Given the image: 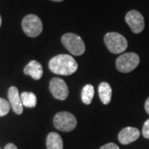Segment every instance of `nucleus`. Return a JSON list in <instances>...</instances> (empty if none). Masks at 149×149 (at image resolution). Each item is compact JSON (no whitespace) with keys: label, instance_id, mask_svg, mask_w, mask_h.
<instances>
[{"label":"nucleus","instance_id":"obj_1","mask_svg":"<svg viewBox=\"0 0 149 149\" xmlns=\"http://www.w3.org/2000/svg\"><path fill=\"white\" fill-rule=\"evenodd\" d=\"M49 69L55 74L70 75L77 70L78 64L71 56L61 54L54 56L49 61Z\"/></svg>","mask_w":149,"mask_h":149},{"label":"nucleus","instance_id":"obj_2","mask_svg":"<svg viewBox=\"0 0 149 149\" xmlns=\"http://www.w3.org/2000/svg\"><path fill=\"white\" fill-rule=\"evenodd\" d=\"M104 42L108 50L113 54L124 52L128 47L127 39L118 32H108L104 36Z\"/></svg>","mask_w":149,"mask_h":149},{"label":"nucleus","instance_id":"obj_3","mask_svg":"<svg viewBox=\"0 0 149 149\" xmlns=\"http://www.w3.org/2000/svg\"><path fill=\"white\" fill-rule=\"evenodd\" d=\"M61 42L65 47L74 56H81L85 52V45L81 37L74 33H65L61 37Z\"/></svg>","mask_w":149,"mask_h":149},{"label":"nucleus","instance_id":"obj_4","mask_svg":"<svg viewBox=\"0 0 149 149\" xmlns=\"http://www.w3.org/2000/svg\"><path fill=\"white\" fill-rule=\"evenodd\" d=\"M55 128L62 132H70L74 130L77 125V120L70 112H59L53 118Z\"/></svg>","mask_w":149,"mask_h":149},{"label":"nucleus","instance_id":"obj_5","mask_svg":"<svg viewBox=\"0 0 149 149\" xmlns=\"http://www.w3.org/2000/svg\"><path fill=\"white\" fill-rule=\"evenodd\" d=\"M22 27L25 34L30 37H38L43 29L42 22L35 14H28L24 17L22 22Z\"/></svg>","mask_w":149,"mask_h":149},{"label":"nucleus","instance_id":"obj_6","mask_svg":"<svg viewBox=\"0 0 149 149\" xmlns=\"http://www.w3.org/2000/svg\"><path fill=\"white\" fill-rule=\"evenodd\" d=\"M140 58L134 52L122 54L116 60V69L122 73H129L139 65Z\"/></svg>","mask_w":149,"mask_h":149},{"label":"nucleus","instance_id":"obj_7","mask_svg":"<svg viewBox=\"0 0 149 149\" xmlns=\"http://www.w3.org/2000/svg\"><path fill=\"white\" fill-rule=\"evenodd\" d=\"M49 89L55 99L65 100L69 95V90L66 83L62 79L54 77L50 80Z\"/></svg>","mask_w":149,"mask_h":149},{"label":"nucleus","instance_id":"obj_8","mask_svg":"<svg viewBox=\"0 0 149 149\" xmlns=\"http://www.w3.org/2000/svg\"><path fill=\"white\" fill-rule=\"evenodd\" d=\"M125 21L128 23L133 33H140L143 31L145 23L143 16L137 10H131L125 16Z\"/></svg>","mask_w":149,"mask_h":149},{"label":"nucleus","instance_id":"obj_9","mask_svg":"<svg viewBox=\"0 0 149 149\" xmlns=\"http://www.w3.org/2000/svg\"><path fill=\"white\" fill-rule=\"evenodd\" d=\"M139 136H140V132L138 128L133 127H126L123 128L119 132L118 139L120 143L127 145L136 141L139 138Z\"/></svg>","mask_w":149,"mask_h":149},{"label":"nucleus","instance_id":"obj_10","mask_svg":"<svg viewBox=\"0 0 149 149\" xmlns=\"http://www.w3.org/2000/svg\"><path fill=\"white\" fill-rule=\"evenodd\" d=\"M8 96L9 104L14 113L17 114H22L23 112V105L22 104L17 88L15 86H11L8 91Z\"/></svg>","mask_w":149,"mask_h":149},{"label":"nucleus","instance_id":"obj_11","mask_svg":"<svg viewBox=\"0 0 149 149\" xmlns=\"http://www.w3.org/2000/svg\"><path fill=\"white\" fill-rule=\"evenodd\" d=\"M24 74L30 75L34 80H40L42 77L43 68L42 65L38 61L33 60L31 61L24 68Z\"/></svg>","mask_w":149,"mask_h":149},{"label":"nucleus","instance_id":"obj_12","mask_svg":"<svg viewBox=\"0 0 149 149\" xmlns=\"http://www.w3.org/2000/svg\"><path fill=\"white\" fill-rule=\"evenodd\" d=\"M99 95L101 102L104 104H109L111 101L112 88L109 83L102 82L98 87Z\"/></svg>","mask_w":149,"mask_h":149},{"label":"nucleus","instance_id":"obj_13","mask_svg":"<svg viewBox=\"0 0 149 149\" xmlns=\"http://www.w3.org/2000/svg\"><path fill=\"white\" fill-rule=\"evenodd\" d=\"M47 148L63 149V141L58 133L52 132L48 134L47 138Z\"/></svg>","mask_w":149,"mask_h":149},{"label":"nucleus","instance_id":"obj_14","mask_svg":"<svg viewBox=\"0 0 149 149\" xmlns=\"http://www.w3.org/2000/svg\"><path fill=\"white\" fill-rule=\"evenodd\" d=\"M22 105L27 108H34L37 105V97L32 92H22L20 95Z\"/></svg>","mask_w":149,"mask_h":149},{"label":"nucleus","instance_id":"obj_15","mask_svg":"<svg viewBox=\"0 0 149 149\" xmlns=\"http://www.w3.org/2000/svg\"><path fill=\"white\" fill-rule=\"evenodd\" d=\"M95 95V89L92 85H86L81 91V100L85 104H90Z\"/></svg>","mask_w":149,"mask_h":149},{"label":"nucleus","instance_id":"obj_16","mask_svg":"<svg viewBox=\"0 0 149 149\" xmlns=\"http://www.w3.org/2000/svg\"><path fill=\"white\" fill-rule=\"evenodd\" d=\"M10 104L6 100L0 98V117L5 116L10 110Z\"/></svg>","mask_w":149,"mask_h":149},{"label":"nucleus","instance_id":"obj_17","mask_svg":"<svg viewBox=\"0 0 149 149\" xmlns=\"http://www.w3.org/2000/svg\"><path fill=\"white\" fill-rule=\"evenodd\" d=\"M142 133L145 139H149V119L144 123L143 129H142Z\"/></svg>","mask_w":149,"mask_h":149},{"label":"nucleus","instance_id":"obj_18","mask_svg":"<svg viewBox=\"0 0 149 149\" xmlns=\"http://www.w3.org/2000/svg\"><path fill=\"white\" fill-rule=\"evenodd\" d=\"M100 149H119V148L115 143H107L105 145H104V146H102Z\"/></svg>","mask_w":149,"mask_h":149},{"label":"nucleus","instance_id":"obj_19","mask_svg":"<svg viewBox=\"0 0 149 149\" xmlns=\"http://www.w3.org/2000/svg\"><path fill=\"white\" fill-rule=\"evenodd\" d=\"M4 149H17V146L13 143H8L5 146Z\"/></svg>","mask_w":149,"mask_h":149},{"label":"nucleus","instance_id":"obj_20","mask_svg":"<svg viewBox=\"0 0 149 149\" xmlns=\"http://www.w3.org/2000/svg\"><path fill=\"white\" fill-rule=\"evenodd\" d=\"M144 108H145V110L149 114V97L147 99V100L145 102V104H144Z\"/></svg>","mask_w":149,"mask_h":149},{"label":"nucleus","instance_id":"obj_21","mask_svg":"<svg viewBox=\"0 0 149 149\" xmlns=\"http://www.w3.org/2000/svg\"><path fill=\"white\" fill-rule=\"evenodd\" d=\"M52 1H54V2H62L64 0H52Z\"/></svg>","mask_w":149,"mask_h":149},{"label":"nucleus","instance_id":"obj_22","mask_svg":"<svg viewBox=\"0 0 149 149\" xmlns=\"http://www.w3.org/2000/svg\"><path fill=\"white\" fill-rule=\"evenodd\" d=\"M1 24H2V17H1V15H0V27H1Z\"/></svg>","mask_w":149,"mask_h":149}]
</instances>
